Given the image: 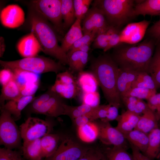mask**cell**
I'll list each match as a JSON object with an SVG mask.
<instances>
[{"label": "cell", "mask_w": 160, "mask_h": 160, "mask_svg": "<svg viewBox=\"0 0 160 160\" xmlns=\"http://www.w3.org/2000/svg\"><path fill=\"white\" fill-rule=\"evenodd\" d=\"M155 46L154 41L147 37L137 44L122 42L113 48L111 55L120 68L148 73Z\"/></svg>", "instance_id": "obj_1"}, {"label": "cell", "mask_w": 160, "mask_h": 160, "mask_svg": "<svg viewBox=\"0 0 160 160\" xmlns=\"http://www.w3.org/2000/svg\"><path fill=\"white\" fill-rule=\"evenodd\" d=\"M89 68L108 103L119 108L121 103L117 86L119 68L111 55L105 54L94 58Z\"/></svg>", "instance_id": "obj_2"}, {"label": "cell", "mask_w": 160, "mask_h": 160, "mask_svg": "<svg viewBox=\"0 0 160 160\" xmlns=\"http://www.w3.org/2000/svg\"><path fill=\"white\" fill-rule=\"evenodd\" d=\"M28 15L31 31L39 42L41 51L56 58L62 65H68L67 54L58 44L57 32L53 26L31 8Z\"/></svg>", "instance_id": "obj_3"}, {"label": "cell", "mask_w": 160, "mask_h": 160, "mask_svg": "<svg viewBox=\"0 0 160 160\" xmlns=\"http://www.w3.org/2000/svg\"><path fill=\"white\" fill-rule=\"evenodd\" d=\"M93 6L101 9L109 25L120 30L135 17L133 11L135 0H95Z\"/></svg>", "instance_id": "obj_4"}, {"label": "cell", "mask_w": 160, "mask_h": 160, "mask_svg": "<svg viewBox=\"0 0 160 160\" xmlns=\"http://www.w3.org/2000/svg\"><path fill=\"white\" fill-rule=\"evenodd\" d=\"M0 64L4 68L19 70L36 74L51 72L57 73L64 69L59 62L42 56L25 57L12 61L0 60Z\"/></svg>", "instance_id": "obj_5"}, {"label": "cell", "mask_w": 160, "mask_h": 160, "mask_svg": "<svg viewBox=\"0 0 160 160\" xmlns=\"http://www.w3.org/2000/svg\"><path fill=\"white\" fill-rule=\"evenodd\" d=\"M30 4L31 9L52 23L57 33L64 34L61 0H32Z\"/></svg>", "instance_id": "obj_6"}, {"label": "cell", "mask_w": 160, "mask_h": 160, "mask_svg": "<svg viewBox=\"0 0 160 160\" xmlns=\"http://www.w3.org/2000/svg\"><path fill=\"white\" fill-rule=\"evenodd\" d=\"M1 111L0 144L11 150L17 148L22 139L20 129L9 112L3 109Z\"/></svg>", "instance_id": "obj_7"}, {"label": "cell", "mask_w": 160, "mask_h": 160, "mask_svg": "<svg viewBox=\"0 0 160 160\" xmlns=\"http://www.w3.org/2000/svg\"><path fill=\"white\" fill-rule=\"evenodd\" d=\"M53 125L49 120L29 117L20 126L22 138L23 142L41 138L50 133Z\"/></svg>", "instance_id": "obj_8"}, {"label": "cell", "mask_w": 160, "mask_h": 160, "mask_svg": "<svg viewBox=\"0 0 160 160\" xmlns=\"http://www.w3.org/2000/svg\"><path fill=\"white\" fill-rule=\"evenodd\" d=\"M89 148L83 146L70 137H66L62 140L55 153L44 160H78Z\"/></svg>", "instance_id": "obj_9"}, {"label": "cell", "mask_w": 160, "mask_h": 160, "mask_svg": "<svg viewBox=\"0 0 160 160\" xmlns=\"http://www.w3.org/2000/svg\"><path fill=\"white\" fill-rule=\"evenodd\" d=\"M82 25L83 34L91 32L98 34L110 27L102 10L93 6L89 9L83 20Z\"/></svg>", "instance_id": "obj_10"}, {"label": "cell", "mask_w": 160, "mask_h": 160, "mask_svg": "<svg viewBox=\"0 0 160 160\" xmlns=\"http://www.w3.org/2000/svg\"><path fill=\"white\" fill-rule=\"evenodd\" d=\"M99 134L98 139L103 144L126 149L127 140L121 132L113 127L108 122L101 121L98 124Z\"/></svg>", "instance_id": "obj_11"}, {"label": "cell", "mask_w": 160, "mask_h": 160, "mask_svg": "<svg viewBox=\"0 0 160 160\" xmlns=\"http://www.w3.org/2000/svg\"><path fill=\"white\" fill-rule=\"evenodd\" d=\"M0 21L4 27L15 28L22 25L25 20V13L22 9L16 4L9 5L1 11Z\"/></svg>", "instance_id": "obj_12"}, {"label": "cell", "mask_w": 160, "mask_h": 160, "mask_svg": "<svg viewBox=\"0 0 160 160\" xmlns=\"http://www.w3.org/2000/svg\"><path fill=\"white\" fill-rule=\"evenodd\" d=\"M62 97L55 93L35 110L33 113L41 114L51 117H57L64 115V108Z\"/></svg>", "instance_id": "obj_13"}, {"label": "cell", "mask_w": 160, "mask_h": 160, "mask_svg": "<svg viewBox=\"0 0 160 160\" xmlns=\"http://www.w3.org/2000/svg\"><path fill=\"white\" fill-rule=\"evenodd\" d=\"M17 48L20 54L25 58L36 56L41 51L39 42L32 31L20 40Z\"/></svg>", "instance_id": "obj_14"}, {"label": "cell", "mask_w": 160, "mask_h": 160, "mask_svg": "<svg viewBox=\"0 0 160 160\" xmlns=\"http://www.w3.org/2000/svg\"><path fill=\"white\" fill-rule=\"evenodd\" d=\"M35 95L30 96H22L18 98L9 100L0 106V109L9 112L14 120L20 119L23 110L35 98Z\"/></svg>", "instance_id": "obj_15"}, {"label": "cell", "mask_w": 160, "mask_h": 160, "mask_svg": "<svg viewBox=\"0 0 160 160\" xmlns=\"http://www.w3.org/2000/svg\"><path fill=\"white\" fill-rule=\"evenodd\" d=\"M133 14L135 17L140 15L160 16V0H135Z\"/></svg>", "instance_id": "obj_16"}, {"label": "cell", "mask_w": 160, "mask_h": 160, "mask_svg": "<svg viewBox=\"0 0 160 160\" xmlns=\"http://www.w3.org/2000/svg\"><path fill=\"white\" fill-rule=\"evenodd\" d=\"M81 22L76 19L62 40L60 46L66 54L74 44L83 35Z\"/></svg>", "instance_id": "obj_17"}, {"label": "cell", "mask_w": 160, "mask_h": 160, "mask_svg": "<svg viewBox=\"0 0 160 160\" xmlns=\"http://www.w3.org/2000/svg\"><path fill=\"white\" fill-rule=\"evenodd\" d=\"M139 72L119 68L117 86L120 97L131 88Z\"/></svg>", "instance_id": "obj_18"}, {"label": "cell", "mask_w": 160, "mask_h": 160, "mask_svg": "<svg viewBox=\"0 0 160 160\" xmlns=\"http://www.w3.org/2000/svg\"><path fill=\"white\" fill-rule=\"evenodd\" d=\"M140 116L127 110L119 115L116 127L123 133L131 131L135 127Z\"/></svg>", "instance_id": "obj_19"}, {"label": "cell", "mask_w": 160, "mask_h": 160, "mask_svg": "<svg viewBox=\"0 0 160 160\" xmlns=\"http://www.w3.org/2000/svg\"><path fill=\"white\" fill-rule=\"evenodd\" d=\"M60 139L57 134H49L41 138V156L47 158L53 155L57 150Z\"/></svg>", "instance_id": "obj_20"}, {"label": "cell", "mask_w": 160, "mask_h": 160, "mask_svg": "<svg viewBox=\"0 0 160 160\" xmlns=\"http://www.w3.org/2000/svg\"><path fill=\"white\" fill-rule=\"evenodd\" d=\"M125 138L141 152L145 153L148 143V134L141 131L133 129L130 132L123 133Z\"/></svg>", "instance_id": "obj_21"}, {"label": "cell", "mask_w": 160, "mask_h": 160, "mask_svg": "<svg viewBox=\"0 0 160 160\" xmlns=\"http://www.w3.org/2000/svg\"><path fill=\"white\" fill-rule=\"evenodd\" d=\"M99 134L98 124L94 121H91L83 126L77 127V135L84 143L94 142L98 138Z\"/></svg>", "instance_id": "obj_22"}, {"label": "cell", "mask_w": 160, "mask_h": 160, "mask_svg": "<svg viewBox=\"0 0 160 160\" xmlns=\"http://www.w3.org/2000/svg\"><path fill=\"white\" fill-rule=\"evenodd\" d=\"M67 55L70 69L79 72L83 71L88 61V53L78 50H69Z\"/></svg>", "instance_id": "obj_23"}, {"label": "cell", "mask_w": 160, "mask_h": 160, "mask_svg": "<svg viewBox=\"0 0 160 160\" xmlns=\"http://www.w3.org/2000/svg\"><path fill=\"white\" fill-rule=\"evenodd\" d=\"M77 82L84 92L97 91L99 86L95 76L90 71H82L79 72Z\"/></svg>", "instance_id": "obj_24"}, {"label": "cell", "mask_w": 160, "mask_h": 160, "mask_svg": "<svg viewBox=\"0 0 160 160\" xmlns=\"http://www.w3.org/2000/svg\"><path fill=\"white\" fill-rule=\"evenodd\" d=\"M41 138L23 143L22 154L24 159L28 160H41Z\"/></svg>", "instance_id": "obj_25"}, {"label": "cell", "mask_w": 160, "mask_h": 160, "mask_svg": "<svg viewBox=\"0 0 160 160\" xmlns=\"http://www.w3.org/2000/svg\"><path fill=\"white\" fill-rule=\"evenodd\" d=\"M156 115L150 108L140 117L134 129L148 134L153 129L157 128Z\"/></svg>", "instance_id": "obj_26"}, {"label": "cell", "mask_w": 160, "mask_h": 160, "mask_svg": "<svg viewBox=\"0 0 160 160\" xmlns=\"http://www.w3.org/2000/svg\"><path fill=\"white\" fill-rule=\"evenodd\" d=\"M21 96V88L14 79L2 86L0 96V106L4 104L6 100H15Z\"/></svg>", "instance_id": "obj_27"}, {"label": "cell", "mask_w": 160, "mask_h": 160, "mask_svg": "<svg viewBox=\"0 0 160 160\" xmlns=\"http://www.w3.org/2000/svg\"><path fill=\"white\" fill-rule=\"evenodd\" d=\"M61 12L63 21V28L65 30L70 27L76 19L73 0H61Z\"/></svg>", "instance_id": "obj_28"}, {"label": "cell", "mask_w": 160, "mask_h": 160, "mask_svg": "<svg viewBox=\"0 0 160 160\" xmlns=\"http://www.w3.org/2000/svg\"><path fill=\"white\" fill-rule=\"evenodd\" d=\"M148 143L145 155L153 160L157 156L160 150V129L158 127L148 134Z\"/></svg>", "instance_id": "obj_29"}, {"label": "cell", "mask_w": 160, "mask_h": 160, "mask_svg": "<svg viewBox=\"0 0 160 160\" xmlns=\"http://www.w3.org/2000/svg\"><path fill=\"white\" fill-rule=\"evenodd\" d=\"M79 88L77 82L66 84L60 81H57L54 84L53 89L55 93L62 98L71 99L77 96Z\"/></svg>", "instance_id": "obj_30"}, {"label": "cell", "mask_w": 160, "mask_h": 160, "mask_svg": "<svg viewBox=\"0 0 160 160\" xmlns=\"http://www.w3.org/2000/svg\"><path fill=\"white\" fill-rule=\"evenodd\" d=\"M148 71L157 89L160 88V45H156Z\"/></svg>", "instance_id": "obj_31"}, {"label": "cell", "mask_w": 160, "mask_h": 160, "mask_svg": "<svg viewBox=\"0 0 160 160\" xmlns=\"http://www.w3.org/2000/svg\"><path fill=\"white\" fill-rule=\"evenodd\" d=\"M11 70L14 74V80L19 85L21 89L29 83L39 81L38 77L34 75L36 74L19 70Z\"/></svg>", "instance_id": "obj_32"}, {"label": "cell", "mask_w": 160, "mask_h": 160, "mask_svg": "<svg viewBox=\"0 0 160 160\" xmlns=\"http://www.w3.org/2000/svg\"><path fill=\"white\" fill-rule=\"evenodd\" d=\"M105 153L107 160H134L132 154L128 152L126 149L121 147L108 148Z\"/></svg>", "instance_id": "obj_33"}, {"label": "cell", "mask_w": 160, "mask_h": 160, "mask_svg": "<svg viewBox=\"0 0 160 160\" xmlns=\"http://www.w3.org/2000/svg\"><path fill=\"white\" fill-rule=\"evenodd\" d=\"M140 87L156 90L157 88L151 76L145 72L138 73L136 80L132 83L131 88Z\"/></svg>", "instance_id": "obj_34"}, {"label": "cell", "mask_w": 160, "mask_h": 160, "mask_svg": "<svg viewBox=\"0 0 160 160\" xmlns=\"http://www.w3.org/2000/svg\"><path fill=\"white\" fill-rule=\"evenodd\" d=\"M156 91L145 88H131L121 97L123 96H132L139 99H145L148 100L156 94Z\"/></svg>", "instance_id": "obj_35"}, {"label": "cell", "mask_w": 160, "mask_h": 160, "mask_svg": "<svg viewBox=\"0 0 160 160\" xmlns=\"http://www.w3.org/2000/svg\"><path fill=\"white\" fill-rule=\"evenodd\" d=\"M111 26L107 30L98 33L93 42L94 49H101L104 52L107 48L109 41Z\"/></svg>", "instance_id": "obj_36"}, {"label": "cell", "mask_w": 160, "mask_h": 160, "mask_svg": "<svg viewBox=\"0 0 160 160\" xmlns=\"http://www.w3.org/2000/svg\"><path fill=\"white\" fill-rule=\"evenodd\" d=\"M92 0H74L73 6L76 19L82 21L88 12Z\"/></svg>", "instance_id": "obj_37"}, {"label": "cell", "mask_w": 160, "mask_h": 160, "mask_svg": "<svg viewBox=\"0 0 160 160\" xmlns=\"http://www.w3.org/2000/svg\"><path fill=\"white\" fill-rule=\"evenodd\" d=\"M55 93L50 88L45 93L39 96L35 97L29 105L28 109L30 113H33L35 110L49 100Z\"/></svg>", "instance_id": "obj_38"}, {"label": "cell", "mask_w": 160, "mask_h": 160, "mask_svg": "<svg viewBox=\"0 0 160 160\" xmlns=\"http://www.w3.org/2000/svg\"><path fill=\"white\" fill-rule=\"evenodd\" d=\"M100 96L97 91L84 92L82 97V103L95 108L99 105Z\"/></svg>", "instance_id": "obj_39"}, {"label": "cell", "mask_w": 160, "mask_h": 160, "mask_svg": "<svg viewBox=\"0 0 160 160\" xmlns=\"http://www.w3.org/2000/svg\"><path fill=\"white\" fill-rule=\"evenodd\" d=\"M146 36L152 39L155 42L156 46L160 45V18L159 20L147 29Z\"/></svg>", "instance_id": "obj_40"}, {"label": "cell", "mask_w": 160, "mask_h": 160, "mask_svg": "<svg viewBox=\"0 0 160 160\" xmlns=\"http://www.w3.org/2000/svg\"><path fill=\"white\" fill-rule=\"evenodd\" d=\"M121 36L120 30L111 26L108 45L104 52L114 48L121 43Z\"/></svg>", "instance_id": "obj_41"}, {"label": "cell", "mask_w": 160, "mask_h": 160, "mask_svg": "<svg viewBox=\"0 0 160 160\" xmlns=\"http://www.w3.org/2000/svg\"><path fill=\"white\" fill-rule=\"evenodd\" d=\"M22 152L8 149L0 148V160H23Z\"/></svg>", "instance_id": "obj_42"}, {"label": "cell", "mask_w": 160, "mask_h": 160, "mask_svg": "<svg viewBox=\"0 0 160 160\" xmlns=\"http://www.w3.org/2000/svg\"><path fill=\"white\" fill-rule=\"evenodd\" d=\"M97 34V33L95 32L88 33L83 34V36L74 44L69 50H75L84 45L92 43L94 41Z\"/></svg>", "instance_id": "obj_43"}, {"label": "cell", "mask_w": 160, "mask_h": 160, "mask_svg": "<svg viewBox=\"0 0 160 160\" xmlns=\"http://www.w3.org/2000/svg\"><path fill=\"white\" fill-rule=\"evenodd\" d=\"M104 155L97 148H89L85 154L78 160H101Z\"/></svg>", "instance_id": "obj_44"}, {"label": "cell", "mask_w": 160, "mask_h": 160, "mask_svg": "<svg viewBox=\"0 0 160 160\" xmlns=\"http://www.w3.org/2000/svg\"><path fill=\"white\" fill-rule=\"evenodd\" d=\"M147 104L151 110L157 111L156 116L158 119L160 116V93L155 94L148 99Z\"/></svg>", "instance_id": "obj_45"}, {"label": "cell", "mask_w": 160, "mask_h": 160, "mask_svg": "<svg viewBox=\"0 0 160 160\" xmlns=\"http://www.w3.org/2000/svg\"><path fill=\"white\" fill-rule=\"evenodd\" d=\"M110 104L99 105L95 108L92 118V121L100 119L101 120L105 119L107 116L108 110Z\"/></svg>", "instance_id": "obj_46"}, {"label": "cell", "mask_w": 160, "mask_h": 160, "mask_svg": "<svg viewBox=\"0 0 160 160\" xmlns=\"http://www.w3.org/2000/svg\"><path fill=\"white\" fill-rule=\"evenodd\" d=\"M56 79L66 84L77 82L72 74L67 70L58 73L56 76Z\"/></svg>", "instance_id": "obj_47"}, {"label": "cell", "mask_w": 160, "mask_h": 160, "mask_svg": "<svg viewBox=\"0 0 160 160\" xmlns=\"http://www.w3.org/2000/svg\"><path fill=\"white\" fill-rule=\"evenodd\" d=\"M14 79V74L11 70L4 68L0 72V82L3 86Z\"/></svg>", "instance_id": "obj_48"}, {"label": "cell", "mask_w": 160, "mask_h": 160, "mask_svg": "<svg viewBox=\"0 0 160 160\" xmlns=\"http://www.w3.org/2000/svg\"><path fill=\"white\" fill-rule=\"evenodd\" d=\"M39 86V81L29 83L21 89V96H30L35 95Z\"/></svg>", "instance_id": "obj_49"}, {"label": "cell", "mask_w": 160, "mask_h": 160, "mask_svg": "<svg viewBox=\"0 0 160 160\" xmlns=\"http://www.w3.org/2000/svg\"><path fill=\"white\" fill-rule=\"evenodd\" d=\"M120 98L127 110L134 112L138 99L133 97L124 96L121 97Z\"/></svg>", "instance_id": "obj_50"}, {"label": "cell", "mask_w": 160, "mask_h": 160, "mask_svg": "<svg viewBox=\"0 0 160 160\" xmlns=\"http://www.w3.org/2000/svg\"><path fill=\"white\" fill-rule=\"evenodd\" d=\"M64 107V115L68 116L73 120L77 117L83 115L77 109L76 106H70L65 103Z\"/></svg>", "instance_id": "obj_51"}, {"label": "cell", "mask_w": 160, "mask_h": 160, "mask_svg": "<svg viewBox=\"0 0 160 160\" xmlns=\"http://www.w3.org/2000/svg\"><path fill=\"white\" fill-rule=\"evenodd\" d=\"M119 108L116 106L110 104L108 109L106 117L101 121L104 122H109L111 121L116 120L119 116L118 111Z\"/></svg>", "instance_id": "obj_52"}, {"label": "cell", "mask_w": 160, "mask_h": 160, "mask_svg": "<svg viewBox=\"0 0 160 160\" xmlns=\"http://www.w3.org/2000/svg\"><path fill=\"white\" fill-rule=\"evenodd\" d=\"M76 107L83 115L88 116L91 120L92 121V118L96 107H92L87 105L83 103Z\"/></svg>", "instance_id": "obj_53"}, {"label": "cell", "mask_w": 160, "mask_h": 160, "mask_svg": "<svg viewBox=\"0 0 160 160\" xmlns=\"http://www.w3.org/2000/svg\"><path fill=\"white\" fill-rule=\"evenodd\" d=\"M149 109L147 103L142 99H138L134 112L140 115L142 114H144Z\"/></svg>", "instance_id": "obj_54"}, {"label": "cell", "mask_w": 160, "mask_h": 160, "mask_svg": "<svg viewBox=\"0 0 160 160\" xmlns=\"http://www.w3.org/2000/svg\"><path fill=\"white\" fill-rule=\"evenodd\" d=\"M130 145L134 160H151L136 147L131 144Z\"/></svg>", "instance_id": "obj_55"}, {"label": "cell", "mask_w": 160, "mask_h": 160, "mask_svg": "<svg viewBox=\"0 0 160 160\" xmlns=\"http://www.w3.org/2000/svg\"><path fill=\"white\" fill-rule=\"evenodd\" d=\"M73 121L77 127H79L85 125L91 121L88 116L83 115L75 118Z\"/></svg>", "instance_id": "obj_56"}, {"label": "cell", "mask_w": 160, "mask_h": 160, "mask_svg": "<svg viewBox=\"0 0 160 160\" xmlns=\"http://www.w3.org/2000/svg\"><path fill=\"white\" fill-rule=\"evenodd\" d=\"M91 43L84 45L81 46L75 50H78L82 52H88L90 49V47Z\"/></svg>", "instance_id": "obj_57"}, {"label": "cell", "mask_w": 160, "mask_h": 160, "mask_svg": "<svg viewBox=\"0 0 160 160\" xmlns=\"http://www.w3.org/2000/svg\"><path fill=\"white\" fill-rule=\"evenodd\" d=\"M0 56L2 57L4 54L5 49V45L3 38L1 37H0Z\"/></svg>", "instance_id": "obj_58"}, {"label": "cell", "mask_w": 160, "mask_h": 160, "mask_svg": "<svg viewBox=\"0 0 160 160\" xmlns=\"http://www.w3.org/2000/svg\"><path fill=\"white\" fill-rule=\"evenodd\" d=\"M101 160H107L106 158L105 157V155L103 157V158H102Z\"/></svg>", "instance_id": "obj_59"}, {"label": "cell", "mask_w": 160, "mask_h": 160, "mask_svg": "<svg viewBox=\"0 0 160 160\" xmlns=\"http://www.w3.org/2000/svg\"><path fill=\"white\" fill-rule=\"evenodd\" d=\"M23 160H26V159H23Z\"/></svg>", "instance_id": "obj_60"}, {"label": "cell", "mask_w": 160, "mask_h": 160, "mask_svg": "<svg viewBox=\"0 0 160 160\" xmlns=\"http://www.w3.org/2000/svg\"><path fill=\"white\" fill-rule=\"evenodd\" d=\"M159 155H160V153H159Z\"/></svg>", "instance_id": "obj_61"}]
</instances>
